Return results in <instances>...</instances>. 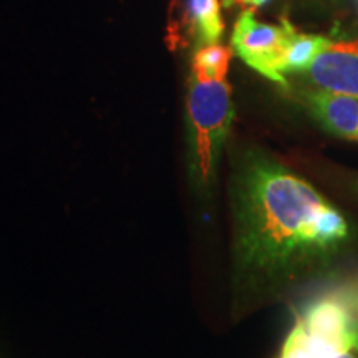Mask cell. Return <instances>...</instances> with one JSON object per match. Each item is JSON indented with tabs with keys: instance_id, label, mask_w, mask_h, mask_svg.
<instances>
[{
	"instance_id": "1",
	"label": "cell",
	"mask_w": 358,
	"mask_h": 358,
	"mask_svg": "<svg viewBox=\"0 0 358 358\" xmlns=\"http://www.w3.org/2000/svg\"><path fill=\"white\" fill-rule=\"evenodd\" d=\"M236 267L250 282H277L329 262L350 239L345 216L306 179L262 151L234 178Z\"/></svg>"
},
{
	"instance_id": "2",
	"label": "cell",
	"mask_w": 358,
	"mask_h": 358,
	"mask_svg": "<svg viewBox=\"0 0 358 358\" xmlns=\"http://www.w3.org/2000/svg\"><path fill=\"white\" fill-rule=\"evenodd\" d=\"M234 106L227 71L191 66L187 122L191 141V176L199 191L211 189L222 146L229 134Z\"/></svg>"
},
{
	"instance_id": "3",
	"label": "cell",
	"mask_w": 358,
	"mask_h": 358,
	"mask_svg": "<svg viewBox=\"0 0 358 358\" xmlns=\"http://www.w3.org/2000/svg\"><path fill=\"white\" fill-rule=\"evenodd\" d=\"M294 30L295 27L287 19H282L280 25L262 24L254 15V8H248L236 20L231 48L262 77L287 87V80L282 73V60Z\"/></svg>"
},
{
	"instance_id": "4",
	"label": "cell",
	"mask_w": 358,
	"mask_h": 358,
	"mask_svg": "<svg viewBox=\"0 0 358 358\" xmlns=\"http://www.w3.org/2000/svg\"><path fill=\"white\" fill-rule=\"evenodd\" d=\"M303 73L317 90L358 95V40L330 42Z\"/></svg>"
},
{
	"instance_id": "5",
	"label": "cell",
	"mask_w": 358,
	"mask_h": 358,
	"mask_svg": "<svg viewBox=\"0 0 358 358\" xmlns=\"http://www.w3.org/2000/svg\"><path fill=\"white\" fill-rule=\"evenodd\" d=\"M303 96L322 128L338 138L358 141V95L313 90Z\"/></svg>"
},
{
	"instance_id": "6",
	"label": "cell",
	"mask_w": 358,
	"mask_h": 358,
	"mask_svg": "<svg viewBox=\"0 0 358 358\" xmlns=\"http://www.w3.org/2000/svg\"><path fill=\"white\" fill-rule=\"evenodd\" d=\"M186 15L198 47L221 42L224 22L219 0H187Z\"/></svg>"
},
{
	"instance_id": "7",
	"label": "cell",
	"mask_w": 358,
	"mask_h": 358,
	"mask_svg": "<svg viewBox=\"0 0 358 358\" xmlns=\"http://www.w3.org/2000/svg\"><path fill=\"white\" fill-rule=\"evenodd\" d=\"M332 40L324 37V35L312 34H299L297 29L290 35L287 47H285L284 60H282V73H303L312 64V60Z\"/></svg>"
},
{
	"instance_id": "8",
	"label": "cell",
	"mask_w": 358,
	"mask_h": 358,
	"mask_svg": "<svg viewBox=\"0 0 358 358\" xmlns=\"http://www.w3.org/2000/svg\"><path fill=\"white\" fill-rule=\"evenodd\" d=\"M332 358H358V320L353 322L347 342Z\"/></svg>"
},
{
	"instance_id": "9",
	"label": "cell",
	"mask_w": 358,
	"mask_h": 358,
	"mask_svg": "<svg viewBox=\"0 0 358 358\" xmlns=\"http://www.w3.org/2000/svg\"><path fill=\"white\" fill-rule=\"evenodd\" d=\"M337 297L345 303L353 313H358V285H352V287L343 289Z\"/></svg>"
},
{
	"instance_id": "10",
	"label": "cell",
	"mask_w": 358,
	"mask_h": 358,
	"mask_svg": "<svg viewBox=\"0 0 358 358\" xmlns=\"http://www.w3.org/2000/svg\"><path fill=\"white\" fill-rule=\"evenodd\" d=\"M227 3H237V6H243V7H249V8H259L266 3L271 2V0H226Z\"/></svg>"
},
{
	"instance_id": "11",
	"label": "cell",
	"mask_w": 358,
	"mask_h": 358,
	"mask_svg": "<svg viewBox=\"0 0 358 358\" xmlns=\"http://www.w3.org/2000/svg\"><path fill=\"white\" fill-rule=\"evenodd\" d=\"M355 192L358 194V182H357V186H355Z\"/></svg>"
}]
</instances>
